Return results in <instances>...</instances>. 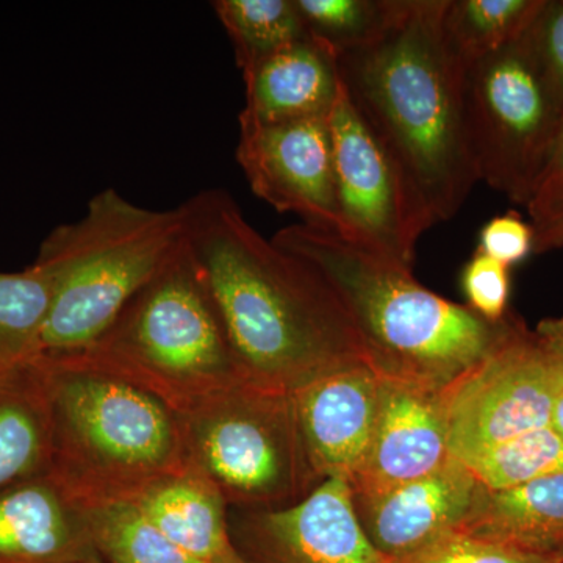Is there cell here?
Masks as SVG:
<instances>
[{
    "label": "cell",
    "mask_w": 563,
    "mask_h": 563,
    "mask_svg": "<svg viewBox=\"0 0 563 563\" xmlns=\"http://www.w3.org/2000/svg\"><path fill=\"white\" fill-rule=\"evenodd\" d=\"M179 209L185 244L247 383L295 393L344 366L369 365L331 282L255 231L228 191L203 190Z\"/></svg>",
    "instance_id": "obj_1"
},
{
    "label": "cell",
    "mask_w": 563,
    "mask_h": 563,
    "mask_svg": "<svg viewBox=\"0 0 563 563\" xmlns=\"http://www.w3.org/2000/svg\"><path fill=\"white\" fill-rule=\"evenodd\" d=\"M446 0H401L390 27L336 57L355 110L431 225L453 220L479 181L462 109V65L443 33Z\"/></svg>",
    "instance_id": "obj_2"
},
{
    "label": "cell",
    "mask_w": 563,
    "mask_h": 563,
    "mask_svg": "<svg viewBox=\"0 0 563 563\" xmlns=\"http://www.w3.org/2000/svg\"><path fill=\"white\" fill-rule=\"evenodd\" d=\"M272 240L331 282L380 376L443 391L483 362L517 322L509 314L487 321L468 306L422 287L412 269L333 233L295 224Z\"/></svg>",
    "instance_id": "obj_3"
},
{
    "label": "cell",
    "mask_w": 563,
    "mask_h": 563,
    "mask_svg": "<svg viewBox=\"0 0 563 563\" xmlns=\"http://www.w3.org/2000/svg\"><path fill=\"white\" fill-rule=\"evenodd\" d=\"M36 363L51 418V474L81 506L125 501L187 465L179 417L81 354Z\"/></svg>",
    "instance_id": "obj_4"
},
{
    "label": "cell",
    "mask_w": 563,
    "mask_h": 563,
    "mask_svg": "<svg viewBox=\"0 0 563 563\" xmlns=\"http://www.w3.org/2000/svg\"><path fill=\"white\" fill-rule=\"evenodd\" d=\"M184 240L179 207L144 209L114 188L92 196L80 220L47 235L35 261L55 277L41 357L80 354L98 342Z\"/></svg>",
    "instance_id": "obj_5"
},
{
    "label": "cell",
    "mask_w": 563,
    "mask_h": 563,
    "mask_svg": "<svg viewBox=\"0 0 563 563\" xmlns=\"http://www.w3.org/2000/svg\"><path fill=\"white\" fill-rule=\"evenodd\" d=\"M80 354L157 396L176 413L247 383L185 240L98 342Z\"/></svg>",
    "instance_id": "obj_6"
},
{
    "label": "cell",
    "mask_w": 563,
    "mask_h": 563,
    "mask_svg": "<svg viewBox=\"0 0 563 563\" xmlns=\"http://www.w3.org/2000/svg\"><path fill=\"white\" fill-rule=\"evenodd\" d=\"M177 417L187 461L220 488L229 507L282 509L322 483L290 391L240 383Z\"/></svg>",
    "instance_id": "obj_7"
},
{
    "label": "cell",
    "mask_w": 563,
    "mask_h": 563,
    "mask_svg": "<svg viewBox=\"0 0 563 563\" xmlns=\"http://www.w3.org/2000/svg\"><path fill=\"white\" fill-rule=\"evenodd\" d=\"M466 141L479 181L528 206L563 124V101L529 31L462 68Z\"/></svg>",
    "instance_id": "obj_8"
},
{
    "label": "cell",
    "mask_w": 563,
    "mask_h": 563,
    "mask_svg": "<svg viewBox=\"0 0 563 563\" xmlns=\"http://www.w3.org/2000/svg\"><path fill=\"white\" fill-rule=\"evenodd\" d=\"M559 383L523 322L443 390L451 457L463 465L521 433L551 426Z\"/></svg>",
    "instance_id": "obj_9"
},
{
    "label": "cell",
    "mask_w": 563,
    "mask_h": 563,
    "mask_svg": "<svg viewBox=\"0 0 563 563\" xmlns=\"http://www.w3.org/2000/svg\"><path fill=\"white\" fill-rule=\"evenodd\" d=\"M329 128L343 240L412 269L418 240L431 222L343 84Z\"/></svg>",
    "instance_id": "obj_10"
},
{
    "label": "cell",
    "mask_w": 563,
    "mask_h": 563,
    "mask_svg": "<svg viewBox=\"0 0 563 563\" xmlns=\"http://www.w3.org/2000/svg\"><path fill=\"white\" fill-rule=\"evenodd\" d=\"M236 162L257 198L343 239L329 118L262 124L240 117Z\"/></svg>",
    "instance_id": "obj_11"
},
{
    "label": "cell",
    "mask_w": 563,
    "mask_h": 563,
    "mask_svg": "<svg viewBox=\"0 0 563 563\" xmlns=\"http://www.w3.org/2000/svg\"><path fill=\"white\" fill-rule=\"evenodd\" d=\"M229 528L246 563H395L363 531L343 477L282 509L229 507Z\"/></svg>",
    "instance_id": "obj_12"
},
{
    "label": "cell",
    "mask_w": 563,
    "mask_h": 563,
    "mask_svg": "<svg viewBox=\"0 0 563 563\" xmlns=\"http://www.w3.org/2000/svg\"><path fill=\"white\" fill-rule=\"evenodd\" d=\"M483 488L453 457L418 479L352 495V499L363 531L380 553L396 562L461 531Z\"/></svg>",
    "instance_id": "obj_13"
},
{
    "label": "cell",
    "mask_w": 563,
    "mask_h": 563,
    "mask_svg": "<svg viewBox=\"0 0 563 563\" xmlns=\"http://www.w3.org/2000/svg\"><path fill=\"white\" fill-rule=\"evenodd\" d=\"M451 459L443 391L380 376L372 444L350 481L352 495L409 483L442 468Z\"/></svg>",
    "instance_id": "obj_14"
},
{
    "label": "cell",
    "mask_w": 563,
    "mask_h": 563,
    "mask_svg": "<svg viewBox=\"0 0 563 563\" xmlns=\"http://www.w3.org/2000/svg\"><path fill=\"white\" fill-rule=\"evenodd\" d=\"M380 376L368 363L344 366L292 393L303 443L321 481L357 474L368 454Z\"/></svg>",
    "instance_id": "obj_15"
},
{
    "label": "cell",
    "mask_w": 563,
    "mask_h": 563,
    "mask_svg": "<svg viewBox=\"0 0 563 563\" xmlns=\"http://www.w3.org/2000/svg\"><path fill=\"white\" fill-rule=\"evenodd\" d=\"M96 558L84 506L51 473L0 490V563H81Z\"/></svg>",
    "instance_id": "obj_16"
},
{
    "label": "cell",
    "mask_w": 563,
    "mask_h": 563,
    "mask_svg": "<svg viewBox=\"0 0 563 563\" xmlns=\"http://www.w3.org/2000/svg\"><path fill=\"white\" fill-rule=\"evenodd\" d=\"M243 79L246 106L240 117L262 124L329 118L342 88L336 55L312 36L243 74Z\"/></svg>",
    "instance_id": "obj_17"
},
{
    "label": "cell",
    "mask_w": 563,
    "mask_h": 563,
    "mask_svg": "<svg viewBox=\"0 0 563 563\" xmlns=\"http://www.w3.org/2000/svg\"><path fill=\"white\" fill-rule=\"evenodd\" d=\"M132 501L196 561H242L232 542L228 501L220 488L190 462L147 485Z\"/></svg>",
    "instance_id": "obj_18"
},
{
    "label": "cell",
    "mask_w": 563,
    "mask_h": 563,
    "mask_svg": "<svg viewBox=\"0 0 563 563\" xmlns=\"http://www.w3.org/2000/svg\"><path fill=\"white\" fill-rule=\"evenodd\" d=\"M461 531L537 553L563 555V472L510 490L484 487Z\"/></svg>",
    "instance_id": "obj_19"
},
{
    "label": "cell",
    "mask_w": 563,
    "mask_h": 563,
    "mask_svg": "<svg viewBox=\"0 0 563 563\" xmlns=\"http://www.w3.org/2000/svg\"><path fill=\"white\" fill-rule=\"evenodd\" d=\"M46 393L36 363L0 377V490L51 473Z\"/></svg>",
    "instance_id": "obj_20"
},
{
    "label": "cell",
    "mask_w": 563,
    "mask_h": 563,
    "mask_svg": "<svg viewBox=\"0 0 563 563\" xmlns=\"http://www.w3.org/2000/svg\"><path fill=\"white\" fill-rule=\"evenodd\" d=\"M54 292V274L43 263L0 273V377L41 357Z\"/></svg>",
    "instance_id": "obj_21"
},
{
    "label": "cell",
    "mask_w": 563,
    "mask_h": 563,
    "mask_svg": "<svg viewBox=\"0 0 563 563\" xmlns=\"http://www.w3.org/2000/svg\"><path fill=\"white\" fill-rule=\"evenodd\" d=\"M547 0H446L443 33L463 66L514 43L532 27Z\"/></svg>",
    "instance_id": "obj_22"
},
{
    "label": "cell",
    "mask_w": 563,
    "mask_h": 563,
    "mask_svg": "<svg viewBox=\"0 0 563 563\" xmlns=\"http://www.w3.org/2000/svg\"><path fill=\"white\" fill-rule=\"evenodd\" d=\"M211 5L243 74L310 36L296 0H214Z\"/></svg>",
    "instance_id": "obj_23"
},
{
    "label": "cell",
    "mask_w": 563,
    "mask_h": 563,
    "mask_svg": "<svg viewBox=\"0 0 563 563\" xmlns=\"http://www.w3.org/2000/svg\"><path fill=\"white\" fill-rule=\"evenodd\" d=\"M84 509L92 544L103 563H201L176 547L132 499Z\"/></svg>",
    "instance_id": "obj_24"
},
{
    "label": "cell",
    "mask_w": 563,
    "mask_h": 563,
    "mask_svg": "<svg viewBox=\"0 0 563 563\" xmlns=\"http://www.w3.org/2000/svg\"><path fill=\"white\" fill-rule=\"evenodd\" d=\"M401 0H296L307 32L340 57L387 32Z\"/></svg>",
    "instance_id": "obj_25"
},
{
    "label": "cell",
    "mask_w": 563,
    "mask_h": 563,
    "mask_svg": "<svg viewBox=\"0 0 563 563\" xmlns=\"http://www.w3.org/2000/svg\"><path fill=\"white\" fill-rule=\"evenodd\" d=\"M487 490H510L563 472V442L551 426L521 433L465 463Z\"/></svg>",
    "instance_id": "obj_26"
},
{
    "label": "cell",
    "mask_w": 563,
    "mask_h": 563,
    "mask_svg": "<svg viewBox=\"0 0 563 563\" xmlns=\"http://www.w3.org/2000/svg\"><path fill=\"white\" fill-rule=\"evenodd\" d=\"M395 563H563V555L537 553L457 531Z\"/></svg>",
    "instance_id": "obj_27"
},
{
    "label": "cell",
    "mask_w": 563,
    "mask_h": 563,
    "mask_svg": "<svg viewBox=\"0 0 563 563\" xmlns=\"http://www.w3.org/2000/svg\"><path fill=\"white\" fill-rule=\"evenodd\" d=\"M509 266L476 251L462 273V288L470 309L490 322L507 318L510 295Z\"/></svg>",
    "instance_id": "obj_28"
},
{
    "label": "cell",
    "mask_w": 563,
    "mask_h": 563,
    "mask_svg": "<svg viewBox=\"0 0 563 563\" xmlns=\"http://www.w3.org/2000/svg\"><path fill=\"white\" fill-rule=\"evenodd\" d=\"M477 252L510 268L533 252L532 225L514 211L495 217L481 231Z\"/></svg>",
    "instance_id": "obj_29"
},
{
    "label": "cell",
    "mask_w": 563,
    "mask_h": 563,
    "mask_svg": "<svg viewBox=\"0 0 563 563\" xmlns=\"http://www.w3.org/2000/svg\"><path fill=\"white\" fill-rule=\"evenodd\" d=\"M533 47L563 101V0H547L532 27Z\"/></svg>",
    "instance_id": "obj_30"
},
{
    "label": "cell",
    "mask_w": 563,
    "mask_h": 563,
    "mask_svg": "<svg viewBox=\"0 0 563 563\" xmlns=\"http://www.w3.org/2000/svg\"><path fill=\"white\" fill-rule=\"evenodd\" d=\"M526 209L532 218L533 252L563 247V192L543 201L529 203Z\"/></svg>",
    "instance_id": "obj_31"
},
{
    "label": "cell",
    "mask_w": 563,
    "mask_h": 563,
    "mask_svg": "<svg viewBox=\"0 0 563 563\" xmlns=\"http://www.w3.org/2000/svg\"><path fill=\"white\" fill-rule=\"evenodd\" d=\"M533 333L553 368L555 379L563 387V318L540 321Z\"/></svg>",
    "instance_id": "obj_32"
},
{
    "label": "cell",
    "mask_w": 563,
    "mask_h": 563,
    "mask_svg": "<svg viewBox=\"0 0 563 563\" xmlns=\"http://www.w3.org/2000/svg\"><path fill=\"white\" fill-rule=\"evenodd\" d=\"M561 192H563V124L529 203L553 198Z\"/></svg>",
    "instance_id": "obj_33"
},
{
    "label": "cell",
    "mask_w": 563,
    "mask_h": 563,
    "mask_svg": "<svg viewBox=\"0 0 563 563\" xmlns=\"http://www.w3.org/2000/svg\"><path fill=\"white\" fill-rule=\"evenodd\" d=\"M551 428L561 437L563 442V387L559 385L558 396H555L553 415H551Z\"/></svg>",
    "instance_id": "obj_34"
},
{
    "label": "cell",
    "mask_w": 563,
    "mask_h": 563,
    "mask_svg": "<svg viewBox=\"0 0 563 563\" xmlns=\"http://www.w3.org/2000/svg\"><path fill=\"white\" fill-rule=\"evenodd\" d=\"M81 563H103V562L101 561V558H96V559H91V561L81 562Z\"/></svg>",
    "instance_id": "obj_35"
},
{
    "label": "cell",
    "mask_w": 563,
    "mask_h": 563,
    "mask_svg": "<svg viewBox=\"0 0 563 563\" xmlns=\"http://www.w3.org/2000/svg\"><path fill=\"white\" fill-rule=\"evenodd\" d=\"M233 563H246V562H244V559H242V561L233 562Z\"/></svg>",
    "instance_id": "obj_36"
}]
</instances>
